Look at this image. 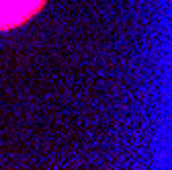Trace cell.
<instances>
[{"mask_svg":"<svg viewBox=\"0 0 172 170\" xmlns=\"http://www.w3.org/2000/svg\"><path fill=\"white\" fill-rule=\"evenodd\" d=\"M45 0H0V31L14 29L43 8Z\"/></svg>","mask_w":172,"mask_h":170,"instance_id":"6da1fadb","label":"cell"}]
</instances>
